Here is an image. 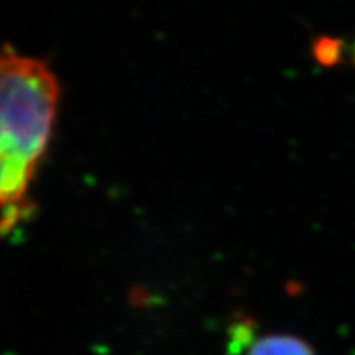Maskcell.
I'll use <instances>...</instances> for the list:
<instances>
[{"label": "cell", "mask_w": 355, "mask_h": 355, "mask_svg": "<svg viewBox=\"0 0 355 355\" xmlns=\"http://www.w3.org/2000/svg\"><path fill=\"white\" fill-rule=\"evenodd\" d=\"M60 84L43 61L0 51V209L12 227L24 216L28 189L55 127Z\"/></svg>", "instance_id": "cell-1"}, {"label": "cell", "mask_w": 355, "mask_h": 355, "mask_svg": "<svg viewBox=\"0 0 355 355\" xmlns=\"http://www.w3.org/2000/svg\"><path fill=\"white\" fill-rule=\"evenodd\" d=\"M245 355H316V352L301 337L268 334L254 340Z\"/></svg>", "instance_id": "cell-2"}, {"label": "cell", "mask_w": 355, "mask_h": 355, "mask_svg": "<svg viewBox=\"0 0 355 355\" xmlns=\"http://www.w3.org/2000/svg\"><path fill=\"white\" fill-rule=\"evenodd\" d=\"M311 53H313L314 60L318 61L321 66L326 68H332V66L340 63V58L344 53V42L340 38L334 37H319L313 42L311 46Z\"/></svg>", "instance_id": "cell-3"}, {"label": "cell", "mask_w": 355, "mask_h": 355, "mask_svg": "<svg viewBox=\"0 0 355 355\" xmlns=\"http://www.w3.org/2000/svg\"><path fill=\"white\" fill-rule=\"evenodd\" d=\"M350 58H352V63L355 64V43L352 44V50H350Z\"/></svg>", "instance_id": "cell-4"}]
</instances>
